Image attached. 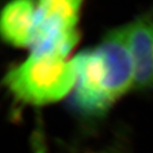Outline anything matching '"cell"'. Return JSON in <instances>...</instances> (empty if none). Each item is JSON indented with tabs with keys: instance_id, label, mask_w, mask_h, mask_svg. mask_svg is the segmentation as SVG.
I'll use <instances>...</instances> for the list:
<instances>
[{
	"instance_id": "obj_1",
	"label": "cell",
	"mask_w": 153,
	"mask_h": 153,
	"mask_svg": "<svg viewBox=\"0 0 153 153\" xmlns=\"http://www.w3.org/2000/svg\"><path fill=\"white\" fill-rule=\"evenodd\" d=\"M72 62L76 82L70 102L82 117H102L135 88L126 25L109 30L96 47L79 53Z\"/></svg>"
},
{
	"instance_id": "obj_2",
	"label": "cell",
	"mask_w": 153,
	"mask_h": 153,
	"mask_svg": "<svg viewBox=\"0 0 153 153\" xmlns=\"http://www.w3.org/2000/svg\"><path fill=\"white\" fill-rule=\"evenodd\" d=\"M76 71L72 60L57 54H33L10 68L4 84L15 100L43 106L58 102L75 86Z\"/></svg>"
},
{
	"instance_id": "obj_3",
	"label": "cell",
	"mask_w": 153,
	"mask_h": 153,
	"mask_svg": "<svg viewBox=\"0 0 153 153\" xmlns=\"http://www.w3.org/2000/svg\"><path fill=\"white\" fill-rule=\"evenodd\" d=\"M83 0H37L30 53L67 57L79 40L76 29Z\"/></svg>"
},
{
	"instance_id": "obj_4",
	"label": "cell",
	"mask_w": 153,
	"mask_h": 153,
	"mask_svg": "<svg viewBox=\"0 0 153 153\" xmlns=\"http://www.w3.org/2000/svg\"><path fill=\"white\" fill-rule=\"evenodd\" d=\"M126 28L134 64V89L153 90V19L142 17L127 24Z\"/></svg>"
},
{
	"instance_id": "obj_5",
	"label": "cell",
	"mask_w": 153,
	"mask_h": 153,
	"mask_svg": "<svg viewBox=\"0 0 153 153\" xmlns=\"http://www.w3.org/2000/svg\"><path fill=\"white\" fill-rule=\"evenodd\" d=\"M37 2L35 0H11L2 10L0 30L7 45L30 47L34 26Z\"/></svg>"
},
{
	"instance_id": "obj_6",
	"label": "cell",
	"mask_w": 153,
	"mask_h": 153,
	"mask_svg": "<svg viewBox=\"0 0 153 153\" xmlns=\"http://www.w3.org/2000/svg\"><path fill=\"white\" fill-rule=\"evenodd\" d=\"M95 153H126V152L119 148L111 147V148H107V149H104L100 151H97Z\"/></svg>"
}]
</instances>
